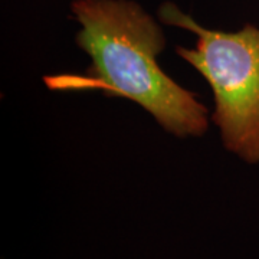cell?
<instances>
[{
	"mask_svg": "<svg viewBox=\"0 0 259 259\" xmlns=\"http://www.w3.org/2000/svg\"><path fill=\"white\" fill-rule=\"evenodd\" d=\"M158 18L170 26L197 35L193 49L177 47L179 55L206 78L214 94L213 122L228 150L253 164L259 161V28L239 32L209 30L175 3L166 2Z\"/></svg>",
	"mask_w": 259,
	"mask_h": 259,
	"instance_id": "7a4b0ae2",
	"label": "cell"
},
{
	"mask_svg": "<svg viewBox=\"0 0 259 259\" xmlns=\"http://www.w3.org/2000/svg\"><path fill=\"white\" fill-rule=\"evenodd\" d=\"M72 13L82 29L76 45L91 56L85 74L47 76L55 91L98 90L140 104L176 136H200L207 110L157 64L166 40L156 20L131 0H75Z\"/></svg>",
	"mask_w": 259,
	"mask_h": 259,
	"instance_id": "6da1fadb",
	"label": "cell"
}]
</instances>
